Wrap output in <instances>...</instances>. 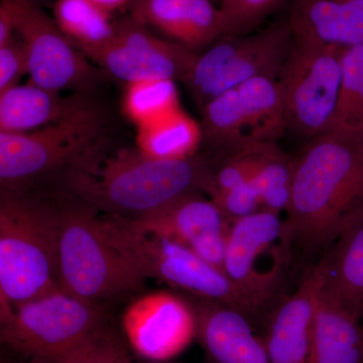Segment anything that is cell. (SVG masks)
Instances as JSON below:
<instances>
[{"instance_id": "6da1fadb", "label": "cell", "mask_w": 363, "mask_h": 363, "mask_svg": "<svg viewBox=\"0 0 363 363\" xmlns=\"http://www.w3.org/2000/svg\"><path fill=\"white\" fill-rule=\"evenodd\" d=\"M293 247H329L363 217V135L328 131L294 159L286 211Z\"/></svg>"}, {"instance_id": "7a4b0ae2", "label": "cell", "mask_w": 363, "mask_h": 363, "mask_svg": "<svg viewBox=\"0 0 363 363\" xmlns=\"http://www.w3.org/2000/svg\"><path fill=\"white\" fill-rule=\"evenodd\" d=\"M214 164L204 157L160 160L135 147L102 150L67 172L63 188L101 213L136 218L184 196L206 192Z\"/></svg>"}, {"instance_id": "3957f363", "label": "cell", "mask_w": 363, "mask_h": 363, "mask_svg": "<svg viewBox=\"0 0 363 363\" xmlns=\"http://www.w3.org/2000/svg\"><path fill=\"white\" fill-rule=\"evenodd\" d=\"M63 193L58 180L0 186V297L9 312L60 290Z\"/></svg>"}, {"instance_id": "277c9868", "label": "cell", "mask_w": 363, "mask_h": 363, "mask_svg": "<svg viewBox=\"0 0 363 363\" xmlns=\"http://www.w3.org/2000/svg\"><path fill=\"white\" fill-rule=\"evenodd\" d=\"M63 190L58 247L60 289L98 304L140 293L147 278L112 240L102 214Z\"/></svg>"}, {"instance_id": "5b68a950", "label": "cell", "mask_w": 363, "mask_h": 363, "mask_svg": "<svg viewBox=\"0 0 363 363\" xmlns=\"http://www.w3.org/2000/svg\"><path fill=\"white\" fill-rule=\"evenodd\" d=\"M112 240L123 250L145 278L156 279L202 300L238 310L252 323L266 318L269 310L240 289L223 269L212 266L185 245L143 230L130 218L104 214Z\"/></svg>"}, {"instance_id": "8992f818", "label": "cell", "mask_w": 363, "mask_h": 363, "mask_svg": "<svg viewBox=\"0 0 363 363\" xmlns=\"http://www.w3.org/2000/svg\"><path fill=\"white\" fill-rule=\"evenodd\" d=\"M104 123L92 105L81 102L51 124L0 133V186L57 180L104 150Z\"/></svg>"}, {"instance_id": "52a82bcc", "label": "cell", "mask_w": 363, "mask_h": 363, "mask_svg": "<svg viewBox=\"0 0 363 363\" xmlns=\"http://www.w3.org/2000/svg\"><path fill=\"white\" fill-rule=\"evenodd\" d=\"M108 324L104 304L60 289L13 307L0 324V343L32 362L58 363Z\"/></svg>"}, {"instance_id": "ba28073f", "label": "cell", "mask_w": 363, "mask_h": 363, "mask_svg": "<svg viewBox=\"0 0 363 363\" xmlns=\"http://www.w3.org/2000/svg\"><path fill=\"white\" fill-rule=\"evenodd\" d=\"M293 43L286 18L245 35H224L196 55L183 82L202 108L210 100L252 79H279Z\"/></svg>"}, {"instance_id": "9c48e42d", "label": "cell", "mask_w": 363, "mask_h": 363, "mask_svg": "<svg viewBox=\"0 0 363 363\" xmlns=\"http://www.w3.org/2000/svg\"><path fill=\"white\" fill-rule=\"evenodd\" d=\"M201 111L203 138L225 155L277 143L288 128L278 79H252L210 100Z\"/></svg>"}, {"instance_id": "30bf717a", "label": "cell", "mask_w": 363, "mask_h": 363, "mask_svg": "<svg viewBox=\"0 0 363 363\" xmlns=\"http://www.w3.org/2000/svg\"><path fill=\"white\" fill-rule=\"evenodd\" d=\"M343 49L294 40L279 85L286 125L313 138L330 130L340 93Z\"/></svg>"}, {"instance_id": "8fae6325", "label": "cell", "mask_w": 363, "mask_h": 363, "mask_svg": "<svg viewBox=\"0 0 363 363\" xmlns=\"http://www.w3.org/2000/svg\"><path fill=\"white\" fill-rule=\"evenodd\" d=\"M292 243L281 214L260 209L231 222L223 271L271 311L281 295Z\"/></svg>"}, {"instance_id": "7c38bea8", "label": "cell", "mask_w": 363, "mask_h": 363, "mask_svg": "<svg viewBox=\"0 0 363 363\" xmlns=\"http://www.w3.org/2000/svg\"><path fill=\"white\" fill-rule=\"evenodd\" d=\"M0 7L20 37L30 82L60 93L88 87L97 80L96 69L38 0H0Z\"/></svg>"}, {"instance_id": "4fadbf2b", "label": "cell", "mask_w": 363, "mask_h": 363, "mask_svg": "<svg viewBox=\"0 0 363 363\" xmlns=\"http://www.w3.org/2000/svg\"><path fill=\"white\" fill-rule=\"evenodd\" d=\"M121 328L138 357L167 363L197 340V314L190 300L169 291H156L130 301L121 317Z\"/></svg>"}, {"instance_id": "5bb4252c", "label": "cell", "mask_w": 363, "mask_h": 363, "mask_svg": "<svg viewBox=\"0 0 363 363\" xmlns=\"http://www.w3.org/2000/svg\"><path fill=\"white\" fill-rule=\"evenodd\" d=\"M196 55L178 43L157 37L128 16L116 23L111 42L86 57L130 84L156 79L184 81Z\"/></svg>"}, {"instance_id": "9a60e30c", "label": "cell", "mask_w": 363, "mask_h": 363, "mask_svg": "<svg viewBox=\"0 0 363 363\" xmlns=\"http://www.w3.org/2000/svg\"><path fill=\"white\" fill-rule=\"evenodd\" d=\"M130 219L143 230L185 245L223 269L231 221L201 193L184 196L157 211Z\"/></svg>"}, {"instance_id": "2e32d148", "label": "cell", "mask_w": 363, "mask_h": 363, "mask_svg": "<svg viewBox=\"0 0 363 363\" xmlns=\"http://www.w3.org/2000/svg\"><path fill=\"white\" fill-rule=\"evenodd\" d=\"M128 16L188 49H206L222 37L218 6L211 0H130Z\"/></svg>"}, {"instance_id": "e0dca14e", "label": "cell", "mask_w": 363, "mask_h": 363, "mask_svg": "<svg viewBox=\"0 0 363 363\" xmlns=\"http://www.w3.org/2000/svg\"><path fill=\"white\" fill-rule=\"evenodd\" d=\"M197 314V341L214 363H271L262 336L243 313L213 301H191Z\"/></svg>"}, {"instance_id": "ac0fdd59", "label": "cell", "mask_w": 363, "mask_h": 363, "mask_svg": "<svg viewBox=\"0 0 363 363\" xmlns=\"http://www.w3.org/2000/svg\"><path fill=\"white\" fill-rule=\"evenodd\" d=\"M317 279L313 267L297 289L267 313L262 336L271 363H308Z\"/></svg>"}, {"instance_id": "d6986e66", "label": "cell", "mask_w": 363, "mask_h": 363, "mask_svg": "<svg viewBox=\"0 0 363 363\" xmlns=\"http://www.w3.org/2000/svg\"><path fill=\"white\" fill-rule=\"evenodd\" d=\"M286 20L298 42L363 45V0H294Z\"/></svg>"}, {"instance_id": "ffe728a7", "label": "cell", "mask_w": 363, "mask_h": 363, "mask_svg": "<svg viewBox=\"0 0 363 363\" xmlns=\"http://www.w3.org/2000/svg\"><path fill=\"white\" fill-rule=\"evenodd\" d=\"M313 267L318 285L344 310L363 316V217Z\"/></svg>"}, {"instance_id": "44dd1931", "label": "cell", "mask_w": 363, "mask_h": 363, "mask_svg": "<svg viewBox=\"0 0 363 363\" xmlns=\"http://www.w3.org/2000/svg\"><path fill=\"white\" fill-rule=\"evenodd\" d=\"M359 321L332 300L317 281L308 363H363Z\"/></svg>"}, {"instance_id": "7402d4cb", "label": "cell", "mask_w": 363, "mask_h": 363, "mask_svg": "<svg viewBox=\"0 0 363 363\" xmlns=\"http://www.w3.org/2000/svg\"><path fill=\"white\" fill-rule=\"evenodd\" d=\"M82 102L63 98L32 82L14 84L0 93V133H25L59 121Z\"/></svg>"}, {"instance_id": "603a6c76", "label": "cell", "mask_w": 363, "mask_h": 363, "mask_svg": "<svg viewBox=\"0 0 363 363\" xmlns=\"http://www.w3.org/2000/svg\"><path fill=\"white\" fill-rule=\"evenodd\" d=\"M203 140L201 125L181 108L138 128L136 147L160 160H183L195 156Z\"/></svg>"}, {"instance_id": "cb8c5ba5", "label": "cell", "mask_w": 363, "mask_h": 363, "mask_svg": "<svg viewBox=\"0 0 363 363\" xmlns=\"http://www.w3.org/2000/svg\"><path fill=\"white\" fill-rule=\"evenodd\" d=\"M52 18L60 30L85 56L111 42L116 23L111 14L89 0H56Z\"/></svg>"}, {"instance_id": "d4e9b609", "label": "cell", "mask_w": 363, "mask_h": 363, "mask_svg": "<svg viewBox=\"0 0 363 363\" xmlns=\"http://www.w3.org/2000/svg\"><path fill=\"white\" fill-rule=\"evenodd\" d=\"M245 152L250 155L252 180L262 209L286 213L292 189L293 157L286 154L277 143Z\"/></svg>"}, {"instance_id": "484cf974", "label": "cell", "mask_w": 363, "mask_h": 363, "mask_svg": "<svg viewBox=\"0 0 363 363\" xmlns=\"http://www.w3.org/2000/svg\"><path fill=\"white\" fill-rule=\"evenodd\" d=\"M329 131L363 135V45L343 49L340 93Z\"/></svg>"}, {"instance_id": "4316f807", "label": "cell", "mask_w": 363, "mask_h": 363, "mask_svg": "<svg viewBox=\"0 0 363 363\" xmlns=\"http://www.w3.org/2000/svg\"><path fill=\"white\" fill-rule=\"evenodd\" d=\"M126 85L123 109L136 128L147 125L180 108L175 81L156 79Z\"/></svg>"}, {"instance_id": "83f0119b", "label": "cell", "mask_w": 363, "mask_h": 363, "mask_svg": "<svg viewBox=\"0 0 363 363\" xmlns=\"http://www.w3.org/2000/svg\"><path fill=\"white\" fill-rule=\"evenodd\" d=\"M286 0H222L218 6L222 37L259 30Z\"/></svg>"}, {"instance_id": "f1b7e54d", "label": "cell", "mask_w": 363, "mask_h": 363, "mask_svg": "<svg viewBox=\"0 0 363 363\" xmlns=\"http://www.w3.org/2000/svg\"><path fill=\"white\" fill-rule=\"evenodd\" d=\"M128 354L123 341L108 324L58 363H123Z\"/></svg>"}, {"instance_id": "f546056e", "label": "cell", "mask_w": 363, "mask_h": 363, "mask_svg": "<svg viewBox=\"0 0 363 363\" xmlns=\"http://www.w3.org/2000/svg\"><path fill=\"white\" fill-rule=\"evenodd\" d=\"M231 222L262 209L259 193L252 179L238 187L210 196Z\"/></svg>"}, {"instance_id": "4dcf8cb0", "label": "cell", "mask_w": 363, "mask_h": 363, "mask_svg": "<svg viewBox=\"0 0 363 363\" xmlns=\"http://www.w3.org/2000/svg\"><path fill=\"white\" fill-rule=\"evenodd\" d=\"M26 74L25 55L21 42L11 39L0 49V93L16 84Z\"/></svg>"}, {"instance_id": "1f68e13d", "label": "cell", "mask_w": 363, "mask_h": 363, "mask_svg": "<svg viewBox=\"0 0 363 363\" xmlns=\"http://www.w3.org/2000/svg\"><path fill=\"white\" fill-rule=\"evenodd\" d=\"M89 1L111 14L114 11L128 9L130 0H89Z\"/></svg>"}, {"instance_id": "d6a6232c", "label": "cell", "mask_w": 363, "mask_h": 363, "mask_svg": "<svg viewBox=\"0 0 363 363\" xmlns=\"http://www.w3.org/2000/svg\"><path fill=\"white\" fill-rule=\"evenodd\" d=\"M13 33L11 21L7 18L4 9L0 7V49L9 42Z\"/></svg>"}, {"instance_id": "836d02e7", "label": "cell", "mask_w": 363, "mask_h": 363, "mask_svg": "<svg viewBox=\"0 0 363 363\" xmlns=\"http://www.w3.org/2000/svg\"><path fill=\"white\" fill-rule=\"evenodd\" d=\"M11 314V312H9V310L6 309V306L2 303L1 297H0V324H1L4 320L7 319Z\"/></svg>"}, {"instance_id": "e575fe53", "label": "cell", "mask_w": 363, "mask_h": 363, "mask_svg": "<svg viewBox=\"0 0 363 363\" xmlns=\"http://www.w3.org/2000/svg\"><path fill=\"white\" fill-rule=\"evenodd\" d=\"M123 363H133V362H131L130 357H128V355H126L125 357H124Z\"/></svg>"}, {"instance_id": "d590c367", "label": "cell", "mask_w": 363, "mask_h": 363, "mask_svg": "<svg viewBox=\"0 0 363 363\" xmlns=\"http://www.w3.org/2000/svg\"><path fill=\"white\" fill-rule=\"evenodd\" d=\"M212 2L215 4V6H218L219 4H221L222 0H211Z\"/></svg>"}, {"instance_id": "8d00e7d4", "label": "cell", "mask_w": 363, "mask_h": 363, "mask_svg": "<svg viewBox=\"0 0 363 363\" xmlns=\"http://www.w3.org/2000/svg\"><path fill=\"white\" fill-rule=\"evenodd\" d=\"M28 363H40V362H32V360H30V362H28Z\"/></svg>"}, {"instance_id": "74e56055", "label": "cell", "mask_w": 363, "mask_h": 363, "mask_svg": "<svg viewBox=\"0 0 363 363\" xmlns=\"http://www.w3.org/2000/svg\"><path fill=\"white\" fill-rule=\"evenodd\" d=\"M167 363H168V362H167Z\"/></svg>"}]
</instances>
